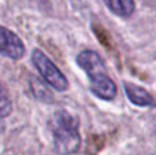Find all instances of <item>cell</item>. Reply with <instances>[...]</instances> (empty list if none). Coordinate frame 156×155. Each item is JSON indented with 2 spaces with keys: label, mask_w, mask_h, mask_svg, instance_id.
Listing matches in <instances>:
<instances>
[{
  "label": "cell",
  "mask_w": 156,
  "mask_h": 155,
  "mask_svg": "<svg viewBox=\"0 0 156 155\" xmlns=\"http://www.w3.org/2000/svg\"><path fill=\"white\" fill-rule=\"evenodd\" d=\"M77 63L86 73L90 92L101 100H112L116 96V85L107 73L105 63L96 51L85 49L77 55Z\"/></svg>",
  "instance_id": "1"
},
{
  "label": "cell",
  "mask_w": 156,
  "mask_h": 155,
  "mask_svg": "<svg viewBox=\"0 0 156 155\" xmlns=\"http://www.w3.org/2000/svg\"><path fill=\"white\" fill-rule=\"evenodd\" d=\"M52 122L54 148L58 155H73L81 147L80 121L66 110H58Z\"/></svg>",
  "instance_id": "2"
},
{
  "label": "cell",
  "mask_w": 156,
  "mask_h": 155,
  "mask_svg": "<svg viewBox=\"0 0 156 155\" xmlns=\"http://www.w3.org/2000/svg\"><path fill=\"white\" fill-rule=\"evenodd\" d=\"M32 62L41 74L44 80L56 91H67L69 89V81L65 77V74L58 69V66L44 54L41 49H33L32 52Z\"/></svg>",
  "instance_id": "3"
},
{
  "label": "cell",
  "mask_w": 156,
  "mask_h": 155,
  "mask_svg": "<svg viewBox=\"0 0 156 155\" xmlns=\"http://www.w3.org/2000/svg\"><path fill=\"white\" fill-rule=\"evenodd\" d=\"M0 55L10 59H21L25 55V45L12 30L0 26Z\"/></svg>",
  "instance_id": "4"
},
{
  "label": "cell",
  "mask_w": 156,
  "mask_h": 155,
  "mask_svg": "<svg viewBox=\"0 0 156 155\" xmlns=\"http://www.w3.org/2000/svg\"><path fill=\"white\" fill-rule=\"evenodd\" d=\"M123 88H125V93L129 98V100L133 104L138 107H155L156 106V100L154 99V96L145 91L143 87H138L136 84L132 82H123Z\"/></svg>",
  "instance_id": "5"
},
{
  "label": "cell",
  "mask_w": 156,
  "mask_h": 155,
  "mask_svg": "<svg viewBox=\"0 0 156 155\" xmlns=\"http://www.w3.org/2000/svg\"><path fill=\"white\" fill-rule=\"evenodd\" d=\"M108 10L121 18H129L136 11L134 0H103Z\"/></svg>",
  "instance_id": "6"
},
{
  "label": "cell",
  "mask_w": 156,
  "mask_h": 155,
  "mask_svg": "<svg viewBox=\"0 0 156 155\" xmlns=\"http://www.w3.org/2000/svg\"><path fill=\"white\" fill-rule=\"evenodd\" d=\"M29 85H30V89H32L33 95L36 96L37 100L45 102V103H54L55 98H54V95H52V92L38 78H36L34 76H30Z\"/></svg>",
  "instance_id": "7"
},
{
  "label": "cell",
  "mask_w": 156,
  "mask_h": 155,
  "mask_svg": "<svg viewBox=\"0 0 156 155\" xmlns=\"http://www.w3.org/2000/svg\"><path fill=\"white\" fill-rule=\"evenodd\" d=\"M12 111V102L5 87L0 82V118H5Z\"/></svg>",
  "instance_id": "8"
},
{
  "label": "cell",
  "mask_w": 156,
  "mask_h": 155,
  "mask_svg": "<svg viewBox=\"0 0 156 155\" xmlns=\"http://www.w3.org/2000/svg\"><path fill=\"white\" fill-rule=\"evenodd\" d=\"M4 132V122L2 121V118H0V135Z\"/></svg>",
  "instance_id": "9"
}]
</instances>
